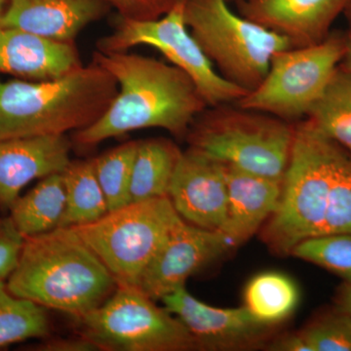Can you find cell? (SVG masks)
<instances>
[{
	"instance_id": "6da1fadb",
	"label": "cell",
	"mask_w": 351,
	"mask_h": 351,
	"mask_svg": "<svg viewBox=\"0 0 351 351\" xmlns=\"http://www.w3.org/2000/svg\"><path fill=\"white\" fill-rule=\"evenodd\" d=\"M93 63L115 78L119 91L100 119L75 132L73 140L80 147L147 128L165 129L184 137L208 107L195 82L174 64L142 55L101 51L94 53Z\"/></svg>"
},
{
	"instance_id": "7a4b0ae2",
	"label": "cell",
	"mask_w": 351,
	"mask_h": 351,
	"mask_svg": "<svg viewBox=\"0 0 351 351\" xmlns=\"http://www.w3.org/2000/svg\"><path fill=\"white\" fill-rule=\"evenodd\" d=\"M9 292L75 319L107 301L117 281L73 228L25 237Z\"/></svg>"
},
{
	"instance_id": "3957f363",
	"label": "cell",
	"mask_w": 351,
	"mask_h": 351,
	"mask_svg": "<svg viewBox=\"0 0 351 351\" xmlns=\"http://www.w3.org/2000/svg\"><path fill=\"white\" fill-rule=\"evenodd\" d=\"M119 91L95 63L55 80H0V141L82 130L103 117Z\"/></svg>"
},
{
	"instance_id": "277c9868",
	"label": "cell",
	"mask_w": 351,
	"mask_h": 351,
	"mask_svg": "<svg viewBox=\"0 0 351 351\" xmlns=\"http://www.w3.org/2000/svg\"><path fill=\"white\" fill-rule=\"evenodd\" d=\"M343 152L311 120L295 124L280 200L263 228V239L272 251L291 254L302 240L321 235L332 174Z\"/></svg>"
},
{
	"instance_id": "5b68a950",
	"label": "cell",
	"mask_w": 351,
	"mask_h": 351,
	"mask_svg": "<svg viewBox=\"0 0 351 351\" xmlns=\"http://www.w3.org/2000/svg\"><path fill=\"white\" fill-rule=\"evenodd\" d=\"M184 20L208 59L228 82L250 92L265 80L288 39L233 12L228 0H184Z\"/></svg>"
},
{
	"instance_id": "8992f818",
	"label": "cell",
	"mask_w": 351,
	"mask_h": 351,
	"mask_svg": "<svg viewBox=\"0 0 351 351\" xmlns=\"http://www.w3.org/2000/svg\"><path fill=\"white\" fill-rule=\"evenodd\" d=\"M214 108L189 134L191 147L247 172L283 180L295 124L239 107Z\"/></svg>"
},
{
	"instance_id": "52a82bcc",
	"label": "cell",
	"mask_w": 351,
	"mask_h": 351,
	"mask_svg": "<svg viewBox=\"0 0 351 351\" xmlns=\"http://www.w3.org/2000/svg\"><path fill=\"white\" fill-rule=\"evenodd\" d=\"M180 218L166 196L130 202L93 223L73 228L106 265L117 286L138 287Z\"/></svg>"
},
{
	"instance_id": "ba28073f",
	"label": "cell",
	"mask_w": 351,
	"mask_h": 351,
	"mask_svg": "<svg viewBox=\"0 0 351 351\" xmlns=\"http://www.w3.org/2000/svg\"><path fill=\"white\" fill-rule=\"evenodd\" d=\"M348 39V32L334 31L315 45L277 52L265 80L239 99L237 107L269 113L290 123L300 121L341 64Z\"/></svg>"
},
{
	"instance_id": "9c48e42d",
	"label": "cell",
	"mask_w": 351,
	"mask_h": 351,
	"mask_svg": "<svg viewBox=\"0 0 351 351\" xmlns=\"http://www.w3.org/2000/svg\"><path fill=\"white\" fill-rule=\"evenodd\" d=\"M75 320L80 334L104 350H199L181 321L134 286H117L107 301Z\"/></svg>"
},
{
	"instance_id": "30bf717a",
	"label": "cell",
	"mask_w": 351,
	"mask_h": 351,
	"mask_svg": "<svg viewBox=\"0 0 351 351\" xmlns=\"http://www.w3.org/2000/svg\"><path fill=\"white\" fill-rule=\"evenodd\" d=\"M137 45L156 48L191 78L208 107L237 103L248 93L219 75L189 32L184 20V0L162 17L134 20L119 17L114 31L100 39L98 51L126 52Z\"/></svg>"
},
{
	"instance_id": "8fae6325",
	"label": "cell",
	"mask_w": 351,
	"mask_h": 351,
	"mask_svg": "<svg viewBox=\"0 0 351 351\" xmlns=\"http://www.w3.org/2000/svg\"><path fill=\"white\" fill-rule=\"evenodd\" d=\"M232 247L223 232L204 230L180 218L145 269L138 288L154 301H160L186 287L189 277Z\"/></svg>"
},
{
	"instance_id": "7c38bea8",
	"label": "cell",
	"mask_w": 351,
	"mask_h": 351,
	"mask_svg": "<svg viewBox=\"0 0 351 351\" xmlns=\"http://www.w3.org/2000/svg\"><path fill=\"white\" fill-rule=\"evenodd\" d=\"M168 197L182 219L219 232L228 205L226 163L189 147L180 157Z\"/></svg>"
},
{
	"instance_id": "4fadbf2b",
	"label": "cell",
	"mask_w": 351,
	"mask_h": 351,
	"mask_svg": "<svg viewBox=\"0 0 351 351\" xmlns=\"http://www.w3.org/2000/svg\"><path fill=\"white\" fill-rule=\"evenodd\" d=\"M163 306L193 335L199 350H243L258 346L271 331L245 306L219 308L200 302L186 287L165 295Z\"/></svg>"
},
{
	"instance_id": "5bb4252c",
	"label": "cell",
	"mask_w": 351,
	"mask_h": 351,
	"mask_svg": "<svg viewBox=\"0 0 351 351\" xmlns=\"http://www.w3.org/2000/svg\"><path fill=\"white\" fill-rule=\"evenodd\" d=\"M351 0H239V15L288 39L292 48L322 43Z\"/></svg>"
},
{
	"instance_id": "9a60e30c",
	"label": "cell",
	"mask_w": 351,
	"mask_h": 351,
	"mask_svg": "<svg viewBox=\"0 0 351 351\" xmlns=\"http://www.w3.org/2000/svg\"><path fill=\"white\" fill-rule=\"evenodd\" d=\"M71 147L64 135L0 141V210L9 212L34 180L63 173L71 163Z\"/></svg>"
},
{
	"instance_id": "2e32d148",
	"label": "cell",
	"mask_w": 351,
	"mask_h": 351,
	"mask_svg": "<svg viewBox=\"0 0 351 351\" xmlns=\"http://www.w3.org/2000/svg\"><path fill=\"white\" fill-rule=\"evenodd\" d=\"M112 8L104 0H8L0 27L73 43L80 32Z\"/></svg>"
},
{
	"instance_id": "e0dca14e",
	"label": "cell",
	"mask_w": 351,
	"mask_h": 351,
	"mask_svg": "<svg viewBox=\"0 0 351 351\" xmlns=\"http://www.w3.org/2000/svg\"><path fill=\"white\" fill-rule=\"evenodd\" d=\"M73 43L0 27V73L32 82L55 80L82 68Z\"/></svg>"
},
{
	"instance_id": "ac0fdd59",
	"label": "cell",
	"mask_w": 351,
	"mask_h": 351,
	"mask_svg": "<svg viewBox=\"0 0 351 351\" xmlns=\"http://www.w3.org/2000/svg\"><path fill=\"white\" fill-rule=\"evenodd\" d=\"M228 205L219 232L234 246L247 241L276 211L283 180L272 179L226 164Z\"/></svg>"
},
{
	"instance_id": "d6986e66",
	"label": "cell",
	"mask_w": 351,
	"mask_h": 351,
	"mask_svg": "<svg viewBox=\"0 0 351 351\" xmlns=\"http://www.w3.org/2000/svg\"><path fill=\"white\" fill-rule=\"evenodd\" d=\"M64 208L66 189L61 173L43 178L32 191L20 195L9 216L23 237H34L57 228Z\"/></svg>"
},
{
	"instance_id": "ffe728a7",
	"label": "cell",
	"mask_w": 351,
	"mask_h": 351,
	"mask_svg": "<svg viewBox=\"0 0 351 351\" xmlns=\"http://www.w3.org/2000/svg\"><path fill=\"white\" fill-rule=\"evenodd\" d=\"M182 152L166 138L138 142L131 182V200L166 197Z\"/></svg>"
},
{
	"instance_id": "44dd1931",
	"label": "cell",
	"mask_w": 351,
	"mask_h": 351,
	"mask_svg": "<svg viewBox=\"0 0 351 351\" xmlns=\"http://www.w3.org/2000/svg\"><path fill=\"white\" fill-rule=\"evenodd\" d=\"M66 189V208L58 228H75L93 223L108 212L93 159L71 161L62 173Z\"/></svg>"
},
{
	"instance_id": "7402d4cb",
	"label": "cell",
	"mask_w": 351,
	"mask_h": 351,
	"mask_svg": "<svg viewBox=\"0 0 351 351\" xmlns=\"http://www.w3.org/2000/svg\"><path fill=\"white\" fill-rule=\"evenodd\" d=\"M306 119L351 156V73L339 66Z\"/></svg>"
},
{
	"instance_id": "603a6c76",
	"label": "cell",
	"mask_w": 351,
	"mask_h": 351,
	"mask_svg": "<svg viewBox=\"0 0 351 351\" xmlns=\"http://www.w3.org/2000/svg\"><path fill=\"white\" fill-rule=\"evenodd\" d=\"M244 306L256 319L274 326L294 313L300 292L290 277L280 272L267 271L249 281L244 291Z\"/></svg>"
},
{
	"instance_id": "cb8c5ba5",
	"label": "cell",
	"mask_w": 351,
	"mask_h": 351,
	"mask_svg": "<svg viewBox=\"0 0 351 351\" xmlns=\"http://www.w3.org/2000/svg\"><path fill=\"white\" fill-rule=\"evenodd\" d=\"M51 335L49 316L44 307L9 292L0 281V348Z\"/></svg>"
},
{
	"instance_id": "d4e9b609",
	"label": "cell",
	"mask_w": 351,
	"mask_h": 351,
	"mask_svg": "<svg viewBox=\"0 0 351 351\" xmlns=\"http://www.w3.org/2000/svg\"><path fill=\"white\" fill-rule=\"evenodd\" d=\"M138 142L122 144L93 159L97 179L107 199L108 211L132 202L131 182Z\"/></svg>"
},
{
	"instance_id": "484cf974",
	"label": "cell",
	"mask_w": 351,
	"mask_h": 351,
	"mask_svg": "<svg viewBox=\"0 0 351 351\" xmlns=\"http://www.w3.org/2000/svg\"><path fill=\"white\" fill-rule=\"evenodd\" d=\"M291 254L351 283V233L323 234L302 240Z\"/></svg>"
},
{
	"instance_id": "4316f807",
	"label": "cell",
	"mask_w": 351,
	"mask_h": 351,
	"mask_svg": "<svg viewBox=\"0 0 351 351\" xmlns=\"http://www.w3.org/2000/svg\"><path fill=\"white\" fill-rule=\"evenodd\" d=\"M334 233H351V156L345 149L332 174L321 235Z\"/></svg>"
},
{
	"instance_id": "83f0119b",
	"label": "cell",
	"mask_w": 351,
	"mask_h": 351,
	"mask_svg": "<svg viewBox=\"0 0 351 351\" xmlns=\"http://www.w3.org/2000/svg\"><path fill=\"white\" fill-rule=\"evenodd\" d=\"M311 351H351V316L339 308L301 332Z\"/></svg>"
},
{
	"instance_id": "f1b7e54d",
	"label": "cell",
	"mask_w": 351,
	"mask_h": 351,
	"mask_svg": "<svg viewBox=\"0 0 351 351\" xmlns=\"http://www.w3.org/2000/svg\"><path fill=\"white\" fill-rule=\"evenodd\" d=\"M24 241L10 216L0 217V281H6L17 267Z\"/></svg>"
},
{
	"instance_id": "f546056e",
	"label": "cell",
	"mask_w": 351,
	"mask_h": 351,
	"mask_svg": "<svg viewBox=\"0 0 351 351\" xmlns=\"http://www.w3.org/2000/svg\"><path fill=\"white\" fill-rule=\"evenodd\" d=\"M119 12V17L134 20L158 19L180 0H104Z\"/></svg>"
},
{
	"instance_id": "4dcf8cb0",
	"label": "cell",
	"mask_w": 351,
	"mask_h": 351,
	"mask_svg": "<svg viewBox=\"0 0 351 351\" xmlns=\"http://www.w3.org/2000/svg\"><path fill=\"white\" fill-rule=\"evenodd\" d=\"M31 348L29 350L38 351H104L97 341L82 334L71 338L52 339L48 337Z\"/></svg>"
},
{
	"instance_id": "1f68e13d",
	"label": "cell",
	"mask_w": 351,
	"mask_h": 351,
	"mask_svg": "<svg viewBox=\"0 0 351 351\" xmlns=\"http://www.w3.org/2000/svg\"><path fill=\"white\" fill-rule=\"evenodd\" d=\"M270 350L281 351H311L301 332L289 335L276 341L270 346Z\"/></svg>"
},
{
	"instance_id": "d6a6232c",
	"label": "cell",
	"mask_w": 351,
	"mask_h": 351,
	"mask_svg": "<svg viewBox=\"0 0 351 351\" xmlns=\"http://www.w3.org/2000/svg\"><path fill=\"white\" fill-rule=\"evenodd\" d=\"M339 308L351 316V283H346L339 294Z\"/></svg>"
},
{
	"instance_id": "836d02e7",
	"label": "cell",
	"mask_w": 351,
	"mask_h": 351,
	"mask_svg": "<svg viewBox=\"0 0 351 351\" xmlns=\"http://www.w3.org/2000/svg\"><path fill=\"white\" fill-rule=\"evenodd\" d=\"M339 66L351 73V38L350 36H348L345 55H343V60H341Z\"/></svg>"
},
{
	"instance_id": "e575fe53",
	"label": "cell",
	"mask_w": 351,
	"mask_h": 351,
	"mask_svg": "<svg viewBox=\"0 0 351 351\" xmlns=\"http://www.w3.org/2000/svg\"><path fill=\"white\" fill-rule=\"evenodd\" d=\"M343 14H345L346 21H348V31L346 32H348V36L351 38V2L348 4V6L346 7Z\"/></svg>"
},
{
	"instance_id": "d590c367",
	"label": "cell",
	"mask_w": 351,
	"mask_h": 351,
	"mask_svg": "<svg viewBox=\"0 0 351 351\" xmlns=\"http://www.w3.org/2000/svg\"><path fill=\"white\" fill-rule=\"evenodd\" d=\"M7 2H8V0H0V15H1V13L3 12Z\"/></svg>"
},
{
	"instance_id": "8d00e7d4",
	"label": "cell",
	"mask_w": 351,
	"mask_h": 351,
	"mask_svg": "<svg viewBox=\"0 0 351 351\" xmlns=\"http://www.w3.org/2000/svg\"><path fill=\"white\" fill-rule=\"evenodd\" d=\"M230 1L237 2V1H239V0H228V2H230Z\"/></svg>"
}]
</instances>
